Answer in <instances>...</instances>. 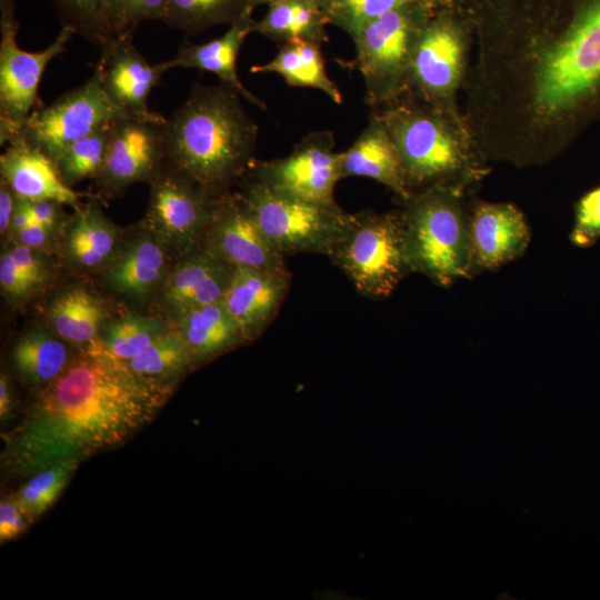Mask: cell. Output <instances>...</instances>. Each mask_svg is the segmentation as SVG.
Instances as JSON below:
<instances>
[{
	"label": "cell",
	"instance_id": "d6a6232c",
	"mask_svg": "<svg viewBox=\"0 0 600 600\" xmlns=\"http://www.w3.org/2000/svg\"><path fill=\"white\" fill-rule=\"evenodd\" d=\"M112 123L77 140L54 161L60 177L69 187L99 176L104 164Z\"/></svg>",
	"mask_w": 600,
	"mask_h": 600
},
{
	"label": "cell",
	"instance_id": "7402d4cb",
	"mask_svg": "<svg viewBox=\"0 0 600 600\" xmlns=\"http://www.w3.org/2000/svg\"><path fill=\"white\" fill-rule=\"evenodd\" d=\"M234 267L201 244L182 256L164 287L166 302L177 316L221 301Z\"/></svg>",
	"mask_w": 600,
	"mask_h": 600
},
{
	"label": "cell",
	"instance_id": "f6af8a7d",
	"mask_svg": "<svg viewBox=\"0 0 600 600\" xmlns=\"http://www.w3.org/2000/svg\"><path fill=\"white\" fill-rule=\"evenodd\" d=\"M32 222L34 221L29 211L26 200L18 198L16 209H14L12 220H11L10 231H12L13 233H17L18 231L24 229Z\"/></svg>",
	"mask_w": 600,
	"mask_h": 600
},
{
	"label": "cell",
	"instance_id": "1f68e13d",
	"mask_svg": "<svg viewBox=\"0 0 600 600\" xmlns=\"http://www.w3.org/2000/svg\"><path fill=\"white\" fill-rule=\"evenodd\" d=\"M167 332L160 320L129 313L108 324L101 342L113 357L128 361Z\"/></svg>",
	"mask_w": 600,
	"mask_h": 600
},
{
	"label": "cell",
	"instance_id": "7c38bea8",
	"mask_svg": "<svg viewBox=\"0 0 600 600\" xmlns=\"http://www.w3.org/2000/svg\"><path fill=\"white\" fill-rule=\"evenodd\" d=\"M121 117L128 116L110 101L93 72L81 86L32 111L14 140L40 149L56 161L73 142Z\"/></svg>",
	"mask_w": 600,
	"mask_h": 600
},
{
	"label": "cell",
	"instance_id": "484cf974",
	"mask_svg": "<svg viewBox=\"0 0 600 600\" xmlns=\"http://www.w3.org/2000/svg\"><path fill=\"white\" fill-rule=\"evenodd\" d=\"M118 230L94 200L77 207L67 232L66 254L80 268L92 269L106 263L117 248Z\"/></svg>",
	"mask_w": 600,
	"mask_h": 600
},
{
	"label": "cell",
	"instance_id": "cb8c5ba5",
	"mask_svg": "<svg viewBox=\"0 0 600 600\" xmlns=\"http://www.w3.org/2000/svg\"><path fill=\"white\" fill-rule=\"evenodd\" d=\"M177 317L176 330L189 347L194 362L208 360L246 342L222 301L191 309Z\"/></svg>",
	"mask_w": 600,
	"mask_h": 600
},
{
	"label": "cell",
	"instance_id": "52a82bcc",
	"mask_svg": "<svg viewBox=\"0 0 600 600\" xmlns=\"http://www.w3.org/2000/svg\"><path fill=\"white\" fill-rule=\"evenodd\" d=\"M474 34L462 6L436 10L416 42L407 92L450 114H462L458 93L468 77Z\"/></svg>",
	"mask_w": 600,
	"mask_h": 600
},
{
	"label": "cell",
	"instance_id": "4fadbf2b",
	"mask_svg": "<svg viewBox=\"0 0 600 600\" xmlns=\"http://www.w3.org/2000/svg\"><path fill=\"white\" fill-rule=\"evenodd\" d=\"M334 146L332 131H312L286 157L256 159L249 173L280 193L337 208L334 188L341 176Z\"/></svg>",
	"mask_w": 600,
	"mask_h": 600
},
{
	"label": "cell",
	"instance_id": "bcb514c9",
	"mask_svg": "<svg viewBox=\"0 0 600 600\" xmlns=\"http://www.w3.org/2000/svg\"><path fill=\"white\" fill-rule=\"evenodd\" d=\"M11 392L9 379L4 372L0 376V418L1 421H7L11 412Z\"/></svg>",
	"mask_w": 600,
	"mask_h": 600
},
{
	"label": "cell",
	"instance_id": "836d02e7",
	"mask_svg": "<svg viewBox=\"0 0 600 600\" xmlns=\"http://www.w3.org/2000/svg\"><path fill=\"white\" fill-rule=\"evenodd\" d=\"M78 466L74 461H64L33 473L12 499L29 519L40 517L58 499Z\"/></svg>",
	"mask_w": 600,
	"mask_h": 600
},
{
	"label": "cell",
	"instance_id": "7a4b0ae2",
	"mask_svg": "<svg viewBox=\"0 0 600 600\" xmlns=\"http://www.w3.org/2000/svg\"><path fill=\"white\" fill-rule=\"evenodd\" d=\"M167 392V386L137 376L94 340L42 388L4 436L2 464L19 478L64 461L80 464L147 426Z\"/></svg>",
	"mask_w": 600,
	"mask_h": 600
},
{
	"label": "cell",
	"instance_id": "f1b7e54d",
	"mask_svg": "<svg viewBox=\"0 0 600 600\" xmlns=\"http://www.w3.org/2000/svg\"><path fill=\"white\" fill-rule=\"evenodd\" d=\"M104 318L106 311L101 302L81 288L61 293L49 309L54 332L61 339L77 344L88 346L97 340Z\"/></svg>",
	"mask_w": 600,
	"mask_h": 600
},
{
	"label": "cell",
	"instance_id": "4316f807",
	"mask_svg": "<svg viewBox=\"0 0 600 600\" xmlns=\"http://www.w3.org/2000/svg\"><path fill=\"white\" fill-rule=\"evenodd\" d=\"M162 244L147 229L133 240L110 267L109 284L119 293L142 297L163 277L166 253Z\"/></svg>",
	"mask_w": 600,
	"mask_h": 600
},
{
	"label": "cell",
	"instance_id": "74e56055",
	"mask_svg": "<svg viewBox=\"0 0 600 600\" xmlns=\"http://www.w3.org/2000/svg\"><path fill=\"white\" fill-rule=\"evenodd\" d=\"M600 239V186L586 192L576 203L571 242L581 248Z\"/></svg>",
	"mask_w": 600,
	"mask_h": 600
},
{
	"label": "cell",
	"instance_id": "8992f818",
	"mask_svg": "<svg viewBox=\"0 0 600 600\" xmlns=\"http://www.w3.org/2000/svg\"><path fill=\"white\" fill-rule=\"evenodd\" d=\"M327 257L362 296L389 297L412 273L401 210L348 213Z\"/></svg>",
	"mask_w": 600,
	"mask_h": 600
},
{
	"label": "cell",
	"instance_id": "4dcf8cb0",
	"mask_svg": "<svg viewBox=\"0 0 600 600\" xmlns=\"http://www.w3.org/2000/svg\"><path fill=\"white\" fill-rule=\"evenodd\" d=\"M137 376L157 384L186 371L194 362L191 351L180 333L167 332L137 357L124 361Z\"/></svg>",
	"mask_w": 600,
	"mask_h": 600
},
{
	"label": "cell",
	"instance_id": "e0dca14e",
	"mask_svg": "<svg viewBox=\"0 0 600 600\" xmlns=\"http://www.w3.org/2000/svg\"><path fill=\"white\" fill-rule=\"evenodd\" d=\"M471 277L521 257L530 242L523 213L512 203L470 202Z\"/></svg>",
	"mask_w": 600,
	"mask_h": 600
},
{
	"label": "cell",
	"instance_id": "5bb4252c",
	"mask_svg": "<svg viewBox=\"0 0 600 600\" xmlns=\"http://www.w3.org/2000/svg\"><path fill=\"white\" fill-rule=\"evenodd\" d=\"M132 34L116 36L100 47L93 72L107 97L122 113L162 122L166 118L149 108L148 99L169 68L166 61L149 63L134 47Z\"/></svg>",
	"mask_w": 600,
	"mask_h": 600
},
{
	"label": "cell",
	"instance_id": "f35d334b",
	"mask_svg": "<svg viewBox=\"0 0 600 600\" xmlns=\"http://www.w3.org/2000/svg\"><path fill=\"white\" fill-rule=\"evenodd\" d=\"M16 266L32 290L43 286L49 278V270L38 250L31 249L19 242L9 249Z\"/></svg>",
	"mask_w": 600,
	"mask_h": 600
},
{
	"label": "cell",
	"instance_id": "3957f363",
	"mask_svg": "<svg viewBox=\"0 0 600 600\" xmlns=\"http://www.w3.org/2000/svg\"><path fill=\"white\" fill-rule=\"evenodd\" d=\"M167 160L216 196L256 161L259 127L231 87L194 83L163 123Z\"/></svg>",
	"mask_w": 600,
	"mask_h": 600
},
{
	"label": "cell",
	"instance_id": "ab89813d",
	"mask_svg": "<svg viewBox=\"0 0 600 600\" xmlns=\"http://www.w3.org/2000/svg\"><path fill=\"white\" fill-rule=\"evenodd\" d=\"M0 284L4 294L12 300L24 298L33 291L19 272L9 250L0 257Z\"/></svg>",
	"mask_w": 600,
	"mask_h": 600
},
{
	"label": "cell",
	"instance_id": "8d00e7d4",
	"mask_svg": "<svg viewBox=\"0 0 600 600\" xmlns=\"http://www.w3.org/2000/svg\"><path fill=\"white\" fill-rule=\"evenodd\" d=\"M168 0H110L109 22L112 38L133 32L147 20L163 21Z\"/></svg>",
	"mask_w": 600,
	"mask_h": 600
},
{
	"label": "cell",
	"instance_id": "277c9868",
	"mask_svg": "<svg viewBox=\"0 0 600 600\" xmlns=\"http://www.w3.org/2000/svg\"><path fill=\"white\" fill-rule=\"evenodd\" d=\"M376 111L397 147L410 193L441 186L471 194L490 172L464 116L406 92Z\"/></svg>",
	"mask_w": 600,
	"mask_h": 600
},
{
	"label": "cell",
	"instance_id": "d4e9b609",
	"mask_svg": "<svg viewBox=\"0 0 600 600\" xmlns=\"http://www.w3.org/2000/svg\"><path fill=\"white\" fill-rule=\"evenodd\" d=\"M328 24L326 11L310 0H273L267 4L266 14L253 20L252 32L278 46L299 40L322 44L328 40Z\"/></svg>",
	"mask_w": 600,
	"mask_h": 600
},
{
	"label": "cell",
	"instance_id": "ffe728a7",
	"mask_svg": "<svg viewBox=\"0 0 600 600\" xmlns=\"http://www.w3.org/2000/svg\"><path fill=\"white\" fill-rule=\"evenodd\" d=\"M0 173L18 198L78 206L80 193L60 177L54 161L40 149L14 140L0 157Z\"/></svg>",
	"mask_w": 600,
	"mask_h": 600
},
{
	"label": "cell",
	"instance_id": "603a6c76",
	"mask_svg": "<svg viewBox=\"0 0 600 600\" xmlns=\"http://www.w3.org/2000/svg\"><path fill=\"white\" fill-rule=\"evenodd\" d=\"M250 71L276 73L290 87L319 90L337 104L343 101L340 89L327 72L321 43L318 42L299 40L279 44L271 60L251 66Z\"/></svg>",
	"mask_w": 600,
	"mask_h": 600
},
{
	"label": "cell",
	"instance_id": "ba28073f",
	"mask_svg": "<svg viewBox=\"0 0 600 600\" xmlns=\"http://www.w3.org/2000/svg\"><path fill=\"white\" fill-rule=\"evenodd\" d=\"M432 10L421 3H406L386 12L351 36L356 48L352 67L364 83V102L381 109L407 92L412 52Z\"/></svg>",
	"mask_w": 600,
	"mask_h": 600
},
{
	"label": "cell",
	"instance_id": "44dd1931",
	"mask_svg": "<svg viewBox=\"0 0 600 600\" xmlns=\"http://www.w3.org/2000/svg\"><path fill=\"white\" fill-rule=\"evenodd\" d=\"M252 12L247 10L220 37L203 43L186 42L177 54L166 61L169 69L188 68L211 72L234 89L250 104L266 110V102L251 92L240 80L237 61L247 37L252 32Z\"/></svg>",
	"mask_w": 600,
	"mask_h": 600
},
{
	"label": "cell",
	"instance_id": "9a60e30c",
	"mask_svg": "<svg viewBox=\"0 0 600 600\" xmlns=\"http://www.w3.org/2000/svg\"><path fill=\"white\" fill-rule=\"evenodd\" d=\"M164 122L133 117L113 121L104 164L96 178L101 190L112 194L151 181L167 160Z\"/></svg>",
	"mask_w": 600,
	"mask_h": 600
},
{
	"label": "cell",
	"instance_id": "2e32d148",
	"mask_svg": "<svg viewBox=\"0 0 600 600\" xmlns=\"http://www.w3.org/2000/svg\"><path fill=\"white\" fill-rule=\"evenodd\" d=\"M200 244L233 267H286L284 257L263 233L240 192L218 198Z\"/></svg>",
	"mask_w": 600,
	"mask_h": 600
},
{
	"label": "cell",
	"instance_id": "f546056e",
	"mask_svg": "<svg viewBox=\"0 0 600 600\" xmlns=\"http://www.w3.org/2000/svg\"><path fill=\"white\" fill-rule=\"evenodd\" d=\"M247 10V0H168L162 22L193 36L214 26H230Z\"/></svg>",
	"mask_w": 600,
	"mask_h": 600
},
{
	"label": "cell",
	"instance_id": "ac0fdd59",
	"mask_svg": "<svg viewBox=\"0 0 600 600\" xmlns=\"http://www.w3.org/2000/svg\"><path fill=\"white\" fill-rule=\"evenodd\" d=\"M291 284L283 268L234 267L222 303L240 328L246 341L257 339L280 310Z\"/></svg>",
	"mask_w": 600,
	"mask_h": 600
},
{
	"label": "cell",
	"instance_id": "c3c4849f",
	"mask_svg": "<svg viewBox=\"0 0 600 600\" xmlns=\"http://www.w3.org/2000/svg\"><path fill=\"white\" fill-rule=\"evenodd\" d=\"M273 0H247V9L253 11L259 6H267L269 2ZM314 3H317L319 7H321L326 13L330 6L331 0H310Z\"/></svg>",
	"mask_w": 600,
	"mask_h": 600
},
{
	"label": "cell",
	"instance_id": "83f0119b",
	"mask_svg": "<svg viewBox=\"0 0 600 600\" xmlns=\"http://www.w3.org/2000/svg\"><path fill=\"white\" fill-rule=\"evenodd\" d=\"M11 362L19 376L32 386H47L69 364L62 341L36 329L20 337L12 347Z\"/></svg>",
	"mask_w": 600,
	"mask_h": 600
},
{
	"label": "cell",
	"instance_id": "5b68a950",
	"mask_svg": "<svg viewBox=\"0 0 600 600\" xmlns=\"http://www.w3.org/2000/svg\"><path fill=\"white\" fill-rule=\"evenodd\" d=\"M470 194L434 186L401 201L412 272L440 287L471 278Z\"/></svg>",
	"mask_w": 600,
	"mask_h": 600
},
{
	"label": "cell",
	"instance_id": "6da1fadb",
	"mask_svg": "<svg viewBox=\"0 0 600 600\" xmlns=\"http://www.w3.org/2000/svg\"><path fill=\"white\" fill-rule=\"evenodd\" d=\"M463 116L488 162L540 167L600 122V0H462Z\"/></svg>",
	"mask_w": 600,
	"mask_h": 600
},
{
	"label": "cell",
	"instance_id": "7dc6e473",
	"mask_svg": "<svg viewBox=\"0 0 600 600\" xmlns=\"http://www.w3.org/2000/svg\"><path fill=\"white\" fill-rule=\"evenodd\" d=\"M421 3L432 10L462 6V0H411Z\"/></svg>",
	"mask_w": 600,
	"mask_h": 600
},
{
	"label": "cell",
	"instance_id": "9c48e42d",
	"mask_svg": "<svg viewBox=\"0 0 600 600\" xmlns=\"http://www.w3.org/2000/svg\"><path fill=\"white\" fill-rule=\"evenodd\" d=\"M241 179V196L258 224L277 250L286 258L297 253H320L329 250L348 213L280 193L251 173Z\"/></svg>",
	"mask_w": 600,
	"mask_h": 600
},
{
	"label": "cell",
	"instance_id": "30bf717a",
	"mask_svg": "<svg viewBox=\"0 0 600 600\" xmlns=\"http://www.w3.org/2000/svg\"><path fill=\"white\" fill-rule=\"evenodd\" d=\"M19 22L14 0H0V144L7 146L38 101V89L49 62L67 50L74 32L61 27L46 49L31 52L17 43Z\"/></svg>",
	"mask_w": 600,
	"mask_h": 600
},
{
	"label": "cell",
	"instance_id": "ee69618b",
	"mask_svg": "<svg viewBox=\"0 0 600 600\" xmlns=\"http://www.w3.org/2000/svg\"><path fill=\"white\" fill-rule=\"evenodd\" d=\"M18 197L4 180H0V232L6 234L11 229V220Z\"/></svg>",
	"mask_w": 600,
	"mask_h": 600
},
{
	"label": "cell",
	"instance_id": "e575fe53",
	"mask_svg": "<svg viewBox=\"0 0 600 600\" xmlns=\"http://www.w3.org/2000/svg\"><path fill=\"white\" fill-rule=\"evenodd\" d=\"M57 11L61 27L70 28L74 34L102 47L111 38L109 22L110 0H50Z\"/></svg>",
	"mask_w": 600,
	"mask_h": 600
},
{
	"label": "cell",
	"instance_id": "d6986e66",
	"mask_svg": "<svg viewBox=\"0 0 600 600\" xmlns=\"http://www.w3.org/2000/svg\"><path fill=\"white\" fill-rule=\"evenodd\" d=\"M341 179L370 178L391 190L400 201L410 197L399 152L380 116L371 110L368 124L344 151L339 152Z\"/></svg>",
	"mask_w": 600,
	"mask_h": 600
},
{
	"label": "cell",
	"instance_id": "d590c367",
	"mask_svg": "<svg viewBox=\"0 0 600 600\" xmlns=\"http://www.w3.org/2000/svg\"><path fill=\"white\" fill-rule=\"evenodd\" d=\"M411 0H331L327 10L329 23L350 37L367 23Z\"/></svg>",
	"mask_w": 600,
	"mask_h": 600
},
{
	"label": "cell",
	"instance_id": "7bdbcfd3",
	"mask_svg": "<svg viewBox=\"0 0 600 600\" xmlns=\"http://www.w3.org/2000/svg\"><path fill=\"white\" fill-rule=\"evenodd\" d=\"M52 231V229L34 221L14 234L19 243L34 250H40L49 244Z\"/></svg>",
	"mask_w": 600,
	"mask_h": 600
},
{
	"label": "cell",
	"instance_id": "8fae6325",
	"mask_svg": "<svg viewBox=\"0 0 600 600\" xmlns=\"http://www.w3.org/2000/svg\"><path fill=\"white\" fill-rule=\"evenodd\" d=\"M151 179L146 228L181 256L200 244L218 198L168 160Z\"/></svg>",
	"mask_w": 600,
	"mask_h": 600
},
{
	"label": "cell",
	"instance_id": "60d3db41",
	"mask_svg": "<svg viewBox=\"0 0 600 600\" xmlns=\"http://www.w3.org/2000/svg\"><path fill=\"white\" fill-rule=\"evenodd\" d=\"M29 517L13 499H3L0 503V540H11L22 533L28 526Z\"/></svg>",
	"mask_w": 600,
	"mask_h": 600
},
{
	"label": "cell",
	"instance_id": "b9f144b4",
	"mask_svg": "<svg viewBox=\"0 0 600 600\" xmlns=\"http://www.w3.org/2000/svg\"><path fill=\"white\" fill-rule=\"evenodd\" d=\"M24 200V199H23ZM33 221L54 230L60 221L61 203L51 200H26Z\"/></svg>",
	"mask_w": 600,
	"mask_h": 600
}]
</instances>
